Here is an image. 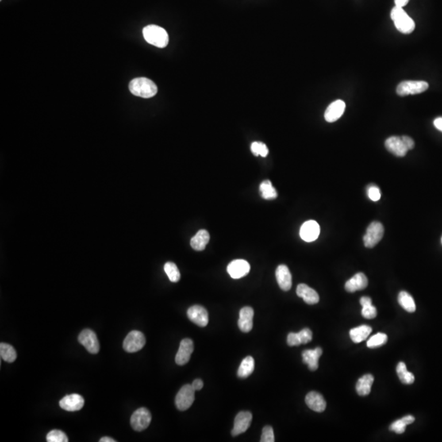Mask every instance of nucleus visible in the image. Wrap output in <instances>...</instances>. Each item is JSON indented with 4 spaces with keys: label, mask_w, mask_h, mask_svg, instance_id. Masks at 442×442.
<instances>
[{
    "label": "nucleus",
    "mask_w": 442,
    "mask_h": 442,
    "mask_svg": "<svg viewBox=\"0 0 442 442\" xmlns=\"http://www.w3.org/2000/svg\"><path fill=\"white\" fill-rule=\"evenodd\" d=\"M129 89L131 94L143 98H152L158 93L156 84L145 77H139L131 81Z\"/></svg>",
    "instance_id": "f257e3e1"
},
{
    "label": "nucleus",
    "mask_w": 442,
    "mask_h": 442,
    "mask_svg": "<svg viewBox=\"0 0 442 442\" xmlns=\"http://www.w3.org/2000/svg\"><path fill=\"white\" fill-rule=\"evenodd\" d=\"M143 37L148 44L163 48L168 45L169 36L166 30L156 25H149L143 30Z\"/></svg>",
    "instance_id": "f03ea898"
},
{
    "label": "nucleus",
    "mask_w": 442,
    "mask_h": 442,
    "mask_svg": "<svg viewBox=\"0 0 442 442\" xmlns=\"http://www.w3.org/2000/svg\"><path fill=\"white\" fill-rule=\"evenodd\" d=\"M391 18L394 21L396 28L401 33L410 34L414 31L415 23L403 8L395 6L391 12Z\"/></svg>",
    "instance_id": "7ed1b4c3"
},
{
    "label": "nucleus",
    "mask_w": 442,
    "mask_h": 442,
    "mask_svg": "<svg viewBox=\"0 0 442 442\" xmlns=\"http://www.w3.org/2000/svg\"><path fill=\"white\" fill-rule=\"evenodd\" d=\"M429 85L423 81H406L399 84L397 93L399 96H407L410 94H419L428 90Z\"/></svg>",
    "instance_id": "20e7f679"
},
{
    "label": "nucleus",
    "mask_w": 442,
    "mask_h": 442,
    "mask_svg": "<svg viewBox=\"0 0 442 442\" xmlns=\"http://www.w3.org/2000/svg\"><path fill=\"white\" fill-rule=\"evenodd\" d=\"M384 235L383 225L378 221H374L368 227L366 233L363 236V244L366 247L373 248L375 247Z\"/></svg>",
    "instance_id": "39448f33"
},
{
    "label": "nucleus",
    "mask_w": 442,
    "mask_h": 442,
    "mask_svg": "<svg viewBox=\"0 0 442 442\" xmlns=\"http://www.w3.org/2000/svg\"><path fill=\"white\" fill-rule=\"evenodd\" d=\"M195 399V390L192 385H185L181 387L175 397V405L180 411L187 410L193 405Z\"/></svg>",
    "instance_id": "423d86ee"
},
{
    "label": "nucleus",
    "mask_w": 442,
    "mask_h": 442,
    "mask_svg": "<svg viewBox=\"0 0 442 442\" xmlns=\"http://www.w3.org/2000/svg\"><path fill=\"white\" fill-rule=\"evenodd\" d=\"M145 343L146 339L143 332L136 330L132 331L127 335L124 340L123 348L128 353L137 352L143 349Z\"/></svg>",
    "instance_id": "0eeeda50"
},
{
    "label": "nucleus",
    "mask_w": 442,
    "mask_h": 442,
    "mask_svg": "<svg viewBox=\"0 0 442 442\" xmlns=\"http://www.w3.org/2000/svg\"><path fill=\"white\" fill-rule=\"evenodd\" d=\"M152 420V415L146 408H139L132 414L131 424L136 432H141L147 428Z\"/></svg>",
    "instance_id": "6e6552de"
},
{
    "label": "nucleus",
    "mask_w": 442,
    "mask_h": 442,
    "mask_svg": "<svg viewBox=\"0 0 442 442\" xmlns=\"http://www.w3.org/2000/svg\"><path fill=\"white\" fill-rule=\"evenodd\" d=\"M385 146L389 152L394 154L395 156L399 157V158L405 157L407 152L409 150L406 143H405L404 136H401V137L392 136V137L388 138L385 142Z\"/></svg>",
    "instance_id": "1a4fd4ad"
},
{
    "label": "nucleus",
    "mask_w": 442,
    "mask_h": 442,
    "mask_svg": "<svg viewBox=\"0 0 442 442\" xmlns=\"http://www.w3.org/2000/svg\"><path fill=\"white\" fill-rule=\"evenodd\" d=\"M79 343L91 354H97L99 351V343L95 332L91 329H85L78 336Z\"/></svg>",
    "instance_id": "9d476101"
},
{
    "label": "nucleus",
    "mask_w": 442,
    "mask_h": 442,
    "mask_svg": "<svg viewBox=\"0 0 442 442\" xmlns=\"http://www.w3.org/2000/svg\"><path fill=\"white\" fill-rule=\"evenodd\" d=\"M187 315L189 320L201 328L206 326L209 322L207 310L201 305H193L188 309Z\"/></svg>",
    "instance_id": "9b49d317"
},
{
    "label": "nucleus",
    "mask_w": 442,
    "mask_h": 442,
    "mask_svg": "<svg viewBox=\"0 0 442 442\" xmlns=\"http://www.w3.org/2000/svg\"><path fill=\"white\" fill-rule=\"evenodd\" d=\"M320 233V227L316 220H308L301 225L300 236L307 243L316 241Z\"/></svg>",
    "instance_id": "f8f14e48"
},
{
    "label": "nucleus",
    "mask_w": 442,
    "mask_h": 442,
    "mask_svg": "<svg viewBox=\"0 0 442 442\" xmlns=\"http://www.w3.org/2000/svg\"><path fill=\"white\" fill-rule=\"evenodd\" d=\"M252 414L248 411H242L235 418V425L232 430V436H237L245 432L251 424Z\"/></svg>",
    "instance_id": "ddd939ff"
},
{
    "label": "nucleus",
    "mask_w": 442,
    "mask_h": 442,
    "mask_svg": "<svg viewBox=\"0 0 442 442\" xmlns=\"http://www.w3.org/2000/svg\"><path fill=\"white\" fill-rule=\"evenodd\" d=\"M250 265L245 259H235L228 264L227 271L235 279L243 278L249 273Z\"/></svg>",
    "instance_id": "4468645a"
},
{
    "label": "nucleus",
    "mask_w": 442,
    "mask_h": 442,
    "mask_svg": "<svg viewBox=\"0 0 442 442\" xmlns=\"http://www.w3.org/2000/svg\"><path fill=\"white\" fill-rule=\"evenodd\" d=\"M194 350L193 341L191 339H185L181 341L179 351L175 356V362L179 366H185L191 358Z\"/></svg>",
    "instance_id": "2eb2a0df"
},
{
    "label": "nucleus",
    "mask_w": 442,
    "mask_h": 442,
    "mask_svg": "<svg viewBox=\"0 0 442 442\" xmlns=\"http://www.w3.org/2000/svg\"><path fill=\"white\" fill-rule=\"evenodd\" d=\"M84 405H85V400L81 395L78 394L67 395L59 402L61 408L69 412L81 410L83 408Z\"/></svg>",
    "instance_id": "dca6fc26"
},
{
    "label": "nucleus",
    "mask_w": 442,
    "mask_h": 442,
    "mask_svg": "<svg viewBox=\"0 0 442 442\" xmlns=\"http://www.w3.org/2000/svg\"><path fill=\"white\" fill-rule=\"evenodd\" d=\"M346 109V103L343 100H336L327 108L324 118L329 123L335 122L343 116Z\"/></svg>",
    "instance_id": "f3484780"
},
{
    "label": "nucleus",
    "mask_w": 442,
    "mask_h": 442,
    "mask_svg": "<svg viewBox=\"0 0 442 442\" xmlns=\"http://www.w3.org/2000/svg\"><path fill=\"white\" fill-rule=\"evenodd\" d=\"M254 310L250 306L242 308L239 312V328L242 332H249L253 328Z\"/></svg>",
    "instance_id": "a211bd4d"
},
{
    "label": "nucleus",
    "mask_w": 442,
    "mask_h": 442,
    "mask_svg": "<svg viewBox=\"0 0 442 442\" xmlns=\"http://www.w3.org/2000/svg\"><path fill=\"white\" fill-rule=\"evenodd\" d=\"M275 275H276L278 286L280 287V289L283 291L290 290L293 281H292V274L289 267L285 265L278 266L276 269Z\"/></svg>",
    "instance_id": "6ab92c4d"
},
{
    "label": "nucleus",
    "mask_w": 442,
    "mask_h": 442,
    "mask_svg": "<svg viewBox=\"0 0 442 442\" xmlns=\"http://www.w3.org/2000/svg\"><path fill=\"white\" fill-rule=\"evenodd\" d=\"M305 403L309 409L321 413L326 409V401L320 393L316 392H310L305 397Z\"/></svg>",
    "instance_id": "aec40b11"
},
{
    "label": "nucleus",
    "mask_w": 442,
    "mask_h": 442,
    "mask_svg": "<svg viewBox=\"0 0 442 442\" xmlns=\"http://www.w3.org/2000/svg\"><path fill=\"white\" fill-rule=\"evenodd\" d=\"M297 294L298 297L303 298L305 303L309 305H315L320 301V297L317 292L305 283H301L297 286Z\"/></svg>",
    "instance_id": "412c9836"
},
{
    "label": "nucleus",
    "mask_w": 442,
    "mask_h": 442,
    "mask_svg": "<svg viewBox=\"0 0 442 442\" xmlns=\"http://www.w3.org/2000/svg\"><path fill=\"white\" fill-rule=\"evenodd\" d=\"M368 286V278L363 273H358L350 278L346 284L345 289L348 293H355L356 291L363 290Z\"/></svg>",
    "instance_id": "4be33fe9"
},
{
    "label": "nucleus",
    "mask_w": 442,
    "mask_h": 442,
    "mask_svg": "<svg viewBox=\"0 0 442 442\" xmlns=\"http://www.w3.org/2000/svg\"><path fill=\"white\" fill-rule=\"evenodd\" d=\"M322 349L316 347L314 350H305L302 352L303 362L307 365L309 370L316 371L319 367V359L322 355Z\"/></svg>",
    "instance_id": "5701e85b"
},
{
    "label": "nucleus",
    "mask_w": 442,
    "mask_h": 442,
    "mask_svg": "<svg viewBox=\"0 0 442 442\" xmlns=\"http://www.w3.org/2000/svg\"><path fill=\"white\" fill-rule=\"evenodd\" d=\"M210 241V235L205 229H201L197 232L194 237L192 238L190 245L193 249L196 251H203L205 246Z\"/></svg>",
    "instance_id": "b1692460"
},
{
    "label": "nucleus",
    "mask_w": 442,
    "mask_h": 442,
    "mask_svg": "<svg viewBox=\"0 0 442 442\" xmlns=\"http://www.w3.org/2000/svg\"><path fill=\"white\" fill-rule=\"evenodd\" d=\"M374 378L372 374H366L358 380L356 383V392L359 396H368L371 392L372 385L374 383Z\"/></svg>",
    "instance_id": "393cba45"
},
{
    "label": "nucleus",
    "mask_w": 442,
    "mask_h": 442,
    "mask_svg": "<svg viewBox=\"0 0 442 442\" xmlns=\"http://www.w3.org/2000/svg\"><path fill=\"white\" fill-rule=\"evenodd\" d=\"M372 332L371 327L362 325L357 328H352L350 331V336L355 343H359L366 340Z\"/></svg>",
    "instance_id": "a878e982"
},
{
    "label": "nucleus",
    "mask_w": 442,
    "mask_h": 442,
    "mask_svg": "<svg viewBox=\"0 0 442 442\" xmlns=\"http://www.w3.org/2000/svg\"><path fill=\"white\" fill-rule=\"evenodd\" d=\"M254 369H255V360L251 356H247L239 366L238 376L240 378H247L253 373Z\"/></svg>",
    "instance_id": "bb28decb"
},
{
    "label": "nucleus",
    "mask_w": 442,
    "mask_h": 442,
    "mask_svg": "<svg viewBox=\"0 0 442 442\" xmlns=\"http://www.w3.org/2000/svg\"><path fill=\"white\" fill-rule=\"evenodd\" d=\"M398 302L403 309L409 313H413L416 310V305L413 297L405 291L399 293Z\"/></svg>",
    "instance_id": "cd10ccee"
},
{
    "label": "nucleus",
    "mask_w": 442,
    "mask_h": 442,
    "mask_svg": "<svg viewBox=\"0 0 442 442\" xmlns=\"http://www.w3.org/2000/svg\"><path fill=\"white\" fill-rule=\"evenodd\" d=\"M397 373L399 378L404 384H412L414 382V376L407 370L406 366L404 362H400L397 367Z\"/></svg>",
    "instance_id": "c85d7f7f"
},
{
    "label": "nucleus",
    "mask_w": 442,
    "mask_h": 442,
    "mask_svg": "<svg viewBox=\"0 0 442 442\" xmlns=\"http://www.w3.org/2000/svg\"><path fill=\"white\" fill-rule=\"evenodd\" d=\"M0 355L5 361L8 363H13L17 359V352L13 347L7 343H2L0 344Z\"/></svg>",
    "instance_id": "c756f323"
},
{
    "label": "nucleus",
    "mask_w": 442,
    "mask_h": 442,
    "mask_svg": "<svg viewBox=\"0 0 442 442\" xmlns=\"http://www.w3.org/2000/svg\"><path fill=\"white\" fill-rule=\"evenodd\" d=\"M259 191L262 193V196L264 199H275L278 196L276 190L273 187L272 184L270 180H265L261 184Z\"/></svg>",
    "instance_id": "7c9ffc66"
},
{
    "label": "nucleus",
    "mask_w": 442,
    "mask_h": 442,
    "mask_svg": "<svg viewBox=\"0 0 442 442\" xmlns=\"http://www.w3.org/2000/svg\"><path fill=\"white\" fill-rule=\"evenodd\" d=\"M164 270L169 279L172 282H177L180 279V273L175 264L167 262L165 264Z\"/></svg>",
    "instance_id": "2f4dec72"
},
{
    "label": "nucleus",
    "mask_w": 442,
    "mask_h": 442,
    "mask_svg": "<svg viewBox=\"0 0 442 442\" xmlns=\"http://www.w3.org/2000/svg\"><path fill=\"white\" fill-rule=\"evenodd\" d=\"M387 342V336L382 332H378L377 334L370 337L367 342V347L369 348H376L386 344Z\"/></svg>",
    "instance_id": "473e14b6"
},
{
    "label": "nucleus",
    "mask_w": 442,
    "mask_h": 442,
    "mask_svg": "<svg viewBox=\"0 0 442 442\" xmlns=\"http://www.w3.org/2000/svg\"><path fill=\"white\" fill-rule=\"evenodd\" d=\"M251 151L255 156H262V158H266L269 153L268 147L262 142H254L251 143Z\"/></svg>",
    "instance_id": "72a5a7b5"
},
{
    "label": "nucleus",
    "mask_w": 442,
    "mask_h": 442,
    "mask_svg": "<svg viewBox=\"0 0 442 442\" xmlns=\"http://www.w3.org/2000/svg\"><path fill=\"white\" fill-rule=\"evenodd\" d=\"M47 441L48 442H67L68 437L64 432L60 430H53L47 435Z\"/></svg>",
    "instance_id": "f704fd0d"
},
{
    "label": "nucleus",
    "mask_w": 442,
    "mask_h": 442,
    "mask_svg": "<svg viewBox=\"0 0 442 442\" xmlns=\"http://www.w3.org/2000/svg\"><path fill=\"white\" fill-rule=\"evenodd\" d=\"M274 430L270 426H266L262 430V442H274Z\"/></svg>",
    "instance_id": "c9c22d12"
},
{
    "label": "nucleus",
    "mask_w": 442,
    "mask_h": 442,
    "mask_svg": "<svg viewBox=\"0 0 442 442\" xmlns=\"http://www.w3.org/2000/svg\"><path fill=\"white\" fill-rule=\"evenodd\" d=\"M297 334L299 336L301 344H306V343H309L312 340V337H313V333H312L311 330L307 328H304L301 332H297Z\"/></svg>",
    "instance_id": "e433bc0d"
},
{
    "label": "nucleus",
    "mask_w": 442,
    "mask_h": 442,
    "mask_svg": "<svg viewBox=\"0 0 442 442\" xmlns=\"http://www.w3.org/2000/svg\"><path fill=\"white\" fill-rule=\"evenodd\" d=\"M361 314L363 318L367 320H372L377 316V309L373 305L363 306Z\"/></svg>",
    "instance_id": "4c0bfd02"
},
{
    "label": "nucleus",
    "mask_w": 442,
    "mask_h": 442,
    "mask_svg": "<svg viewBox=\"0 0 442 442\" xmlns=\"http://www.w3.org/2000/svg\"><path fill=\"white\" fill-rule=\"evenodd\" d=\"M368 197L373 201H378L381 198V192L379 188L375 185H371L368 188Z\"/></svg>",
    "instance_id": "58836bf2"
},
{
    "label": "nucleus",
    "mask_w": 442,
    "mask_h": 442,
    "mask_svg": "<svg viewBox=\"0 0 442 442\" xmlns=\"http://www.w3.org/2000/svg\"><path fill=\"white\" fill-rule=\"evenodd\" d=\"M406 424L404 423L402 420H397L395 421L392 425L390 426L389 429L393 432H396L397 434H402L405 432Z\"/></svg>",
    "instance_id": "ea45409f"
},
{
    "label": "nucleus",
    "mask_w": 442,
    "mask_h": 442,
    "mask_svg": "<svg viewBox=\"0 0 442 442\" xmlns=\"http://www.w3.org/2000/svg\"><path fill=\"white\" fill-rule=\"evenodd\" d=\"M287 343H288L289 347H297V346H300L301 344L298 334L295 333V332L289 333L288 339H287Z\"/></svg>",
    "instance_id": "a19ab883"
},
{
    "label": "nucleus",
    "mask_w": 442,
    "mask_h": 442,
    "mask_svg": "<svg viewBox=\"0 0 442 442\" xmlns=\"http://www.w3.org/2000/svg\"><path fill=\"white\" fill-rule=\"evenodd\" d=\"M193 388L195 391H199L203 387V382L201 379H196L192 383Z\"/></svg>",
    "instance_id": "79ce46f5"
},
{
    "label": "nucleus",
    "mask_w": 442,
    "mask_h": 442,
    "mask_svg": "<svg viewBox=\"0 0 442 442\" xmlns=\"http://www.w3.org/2000/svg\"><path fill=\"white\" fill-rule=\"evenodd\" d=\"M360 305H362V307L363 306H367V305H372V300L370 297H361V299H360Z\"/></svg>",
    "instance_id": "37998d69"
},
{
    "label": "nucleus",
    "mask_w": 442,
    "mask_h": 442,
    "mask_svg": "<svg viewBox=\"0 0 442 442\" xmlns=\"http://www.w3.org/2000/svg\"><path fill=\"white\" fill-rule=\"evenodd\" d=\"M434 126L436 127L438 131L442 132V117H438V118L434 120Z\"/></svg>",
    "instance_id": "c03bdc74"
},
{
    "label": "nucleus",
    "mask_w": 442,
    "mask_h": 442,
    "mask_svg": "<svg viewBox=\"0 0 442 442\" xmlns=\"http://www.w3.org/2000/svg\"><path fill=\"white\" fill-rule=\"evenodd\" d=\"M401 420L404 421V423H405L406 425H409V424H413V422H414V420H415V419H414V417H413V416L407 415L405 416V417L402 418Z\"/></svg>",
    "instance_id": "a18cd8bd"
},
{
    "label": "nucleus",
    "mask_w": 442,
    "mask_h": 442,
    "mask_svg": "<svg viewBox=\"0 0 442 442\" xmlns=\"http://www.w3.org/2000/svg\"><path fill=\"white\" fill-rule=\"evenodd\" d=\"M409 1V0H395V5H396V6L404 8V7L408 5Z\"/></svg>",
    "instance_id": "49530a36"
},
{
    "label": "nucleus",
    "mask_w": 442,
    "mask_h": 442,
    "mask_svg": "<svg viewBox=\"0 0 442 442\" xmlns=\"http://www.w3.org/2000/svg\"><path fill=\"white\" fill-rule=\"evenodd\" d=\"M100 442H116V440L111 437H102L100 439Z\"/></svg>",
    "instance_id": "de8ad7c7"
},
{
    "label": "nucleus",
    "mask_w": 442,
    "mask_h": 442,
    "mask_svg": "<svg viewBox=\"0 0 442 442\" xmlns=\"http://www.w3.org/2000/svg\"><path fill=\"white\" fill-rule=\"evenodd\" d=\"M441 243H442V238H441Z\"/></svg>",
    "instance_id": "09e8293b"
}]
</instances>
